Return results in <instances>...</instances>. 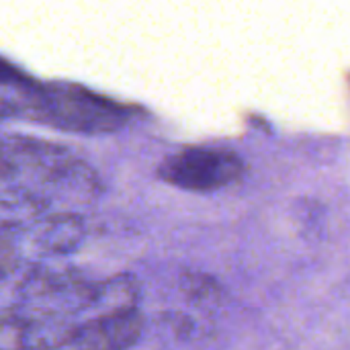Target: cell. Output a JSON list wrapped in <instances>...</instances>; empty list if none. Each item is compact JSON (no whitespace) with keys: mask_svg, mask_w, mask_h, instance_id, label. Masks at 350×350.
<instances>
[{"mask_svg":"<svg viewBox=\"0 0 350 350\" xmlns=\"http://www.w3.org/2000/svg\"><path fill=\"white\" fill-rule=\"evenodd\" d=\"M180 289L189 299L197 301V306L213 304L219 299V287L205 275H185L180 279Z\"/></svg>","mask_w":350,"mask_h":350,"instance_id":"obj_6","label":"cell"},{"mask_svg":"<svg viewBox=\"0 0 350 350\" xmlns=\"http://www.w3.org/2000/svg\"><path fill=\"white\" fill-rule=\"evenodd\" d=\"M14 113H16L14 103H12L10 98H6V96L0 94V121H4L6 117H10V115H14Z\"/></svg>","mask_w":350,"mask_h":350,"instance_id":"obj_8","label":"cell"},{"mask_svg":"<svg viewBox=\"0 0 350 350\" xmlns=\"http://www.w3.org/2000/svg\"><path fill=\"white\" fill-rule=\"evenodd\" d=\"M139 283L133 275H115L103 283H94L90 308H98L100 314L137 308Z\"/></svg>","mask_w":350,"mask_h":350,"instance_id":"obj_5","label":"cell"},{"mask_svg":"<svg viewBox=\"0 0 350 350\" xmlns=\"http://www.w3.org/2000/svg\"><path fill=\"white\" fill-rule=\"evenodd\" d=\"M35 244L49 254L74 252L86 238V226L82 217L74 213H55L35 219Z\"/></svg>","mask_w":350,"mask_h":350,"instance_id":"obj_4","label":"cell"},{"mask_svg":"<svg viewBox=\"0 0 350 350\" xmlns=\"http://www.w3.org/2000/svg\"><path fill=\"white\" fill-rule=\"evenodd\" d=\"M146 330V318L137 308L100 314L84 324H74L68 347L74 350H129Z\"/></svg>","mask_w":350,"mask_h":350,"instance_id":"obj_3","label":"cell"},{"mask_svg":"<svg viewBox=\"0 0 350 350\" xmlns=\"http://www.w3.org/2000/svg\"><path fill=\"white\" fill-rule=\"evenodd\" d=\"M158 176L183 191L213 193L238 183L244 176V162L224 148H185L160 164Z\"/></svg>","mask_w":350,"mask_h":350,"instance_id":"obj_2","label":"cell"},{"mask_svg":"<svg viewBox=\"0 0 350 350\" xmlns=\"http://www.w3.org/2000/svg\"><path fill=\"white\" fill-rule=\"evenodd\" d=\"M12 103L16 113H23L33 121L84 135L115 133L131 117L123 105L78 84L41 86L31 82L18 90V98Z\"/></svg>","mask_w":350,"mask_h":350,"instance_id":"obj_1","label":"cell"},{"mask_svg":"<svg viewBox=\"0 0 350 350\" xmlns=\"http://www.w3.org/2000/svg\"><path fill=\"white\" fill-rule=\"evenodd\" d=\"M14 174H16V170H14L10 158L6 156V152H4L2 146H0V180H8V178H12Z\"/></svg>","mask_w":350,"mask_h":350,"instance_id":"obj_7","label":"cell"}]
</instances>
